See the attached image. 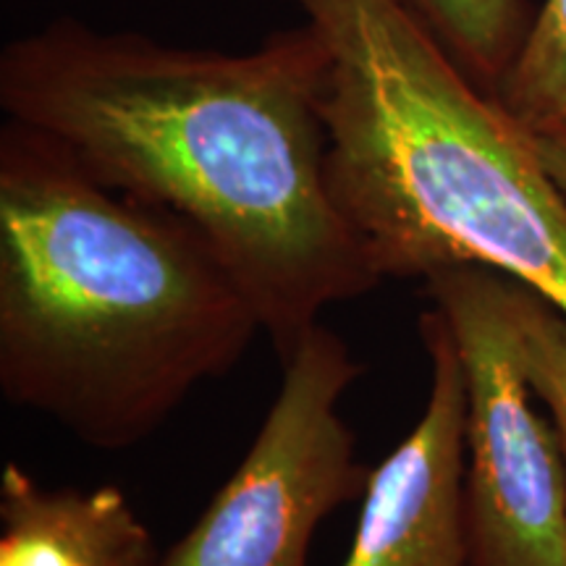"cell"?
Here are the masks:
<instances>
[{
	"instance_id": "10",
	"label": "cell",
	"mask_w": 566,
	"mask_h": 566,
	"mask_svg": "<svg viewBox=\"0 0 566 566\" xmlns=\"http://www.w3.org/2000/svg\"><path fill=\"white\" fill-rule=\"evenodd\" d=\"M520 331L530 384L562 436L566 459V317L522 283Z\"/></svg>"
},
{
	"instance_id": "9",
	"label": "cell",
	"mask_w": 566,
	"mask_h": 566,
	"mask_svg": "<svg viewBox=\"0 0 566 566\" xmlns=\"http://www.w3.org/2000/svg\"><path fill=\"white\" fill-rule=\"evenodd\" d=\"M491 95L522 129L566 122V0H546Z\"/></svg>"
},
{
	"instance_id": "8",
	"label": "cell",
	"mask_w": 566,
	"mask_h": 566,
	"mask_svg": "<svg viewBox=\"0 0 566 566\" xmlns=\"http://www.w3.org/2000/svg\"><path fill=\"white\" fill-rule=\"evenodd\" d=\"M467 74L491 92L525 42V0H412Z\"/></svg>"
},
{
	"instance_id": "11",
	"label": "cell",
	"mask_w": 566,
	"mask_h": 566,
	"mask_svg": "<svg viewBox=\"0 0 566 566\" xmlns=\"http://www.w3.org/2000/svg\"><path fill=\"white\" fill-rule=\"evenodd\" d=\"M537 158L543 160L546 171L566 195V122L541 126V129H527Z\"/></svg>"
},
{
	"instance_id": "3",
	"label": "cell",
	"mask_w": 566,
	"mask_h": 566,
	"mask_svg": "<svg viewBox=\"0 0 566 566\" xmlns=\"http://www.w3.org/2000/svg\"><path fill=\"white\" fill-rule=\"evenodd\" d=\"M325 48V176L384 279L483 265L566 317V195L412 0H289Z\"/></svg>"
},
{
	"instance_id": "7",
	"label": "cell",
	"mask_w": 566,
	"mask_h": 566,
	"mask_svg": "<svg viewBox=\"0 0 566 566\" xmlns=\"http://www.w3.org/2000/svg\"><path fill=\"white\" fill-rule=\"evenodd\" d=\"M0 566H158L126 495L45 488L17 462L0 478Z\"/></svg>"
},
{
	"instance_id": "1",
	"label": "cell",
	"mask_w": 566,
	"mask_h": 566,
	"mask_svg": "<svg viewBox=\"0 0 566 566\" xmlns=\"http://www.w3.org/2000/svg\"><path fill=\"white\" fill-rule=\"evenodd\" d=\"M325 48L304 21L250 53L53 21L0 55V108L92 179L208 239L281 363L380 275L325 176Z\"/></svg>"
},
{
	"instance_id": "5",
	"label": "cell",
	"mask_w": 566,
	"mask_h": 566,
	"mask_svg": "<svg viewBox=\"0 0 566 566\" xmlns=\"http://www.w3.org/2000/svg\"><path fill=\"white\" fill-rule=\"evenodd\" d=\"M359 373L344 338L315 325L283 359L279 396L242 464L158 566H307L321 522L370 480L338 415Z\"/></svg>"
},
{
	"instance_id": "2",
	"label": "cell",
	"mask_w": 566,
	"mask_h": 566,
	"mask_svg": "<svg viewBox=\"0 0 566 566\" xmlns=\"http://www.w3.org/2000/svg\"><path fill=\"white\" fill-rule=\"evenodd\" d=\"M263 331L208 239L53 142L0 132V391L82 443L150 438Z\"/></svg>"
},
{
	"instance_id": "6",
	"label": "cell",
	"mask_w": 566,
	"mask_h": 566,
	"mask_svg": "<svg viewBox=\"0 0 566 566\" xmlns=\"http://www.w3.org/2000/svg\"><path fill=\"white\" fill-rule=\"evenodd\" d=\"M430 394L405 441L370 472L344 566H470L464 525L467 391L449 323L420 315Z\"/></svg>"
},
{
	"instance_id": "4",
	"label": "cell",
	"mask_w": 566,
	"mask_h": 566,
	"mask_svg": "<svg viewBox=\"0 0 566 566\" xmlns=\"http://www.w3.org/2000/svg\"><path fill=\"white\" fill-rule=\"evenodd\" d=\"M520 289V281L483 265L443 268L424 279L464 370L470 566H566V459L554 420L535 407Z\"/></svg>"
}]
</instances>
